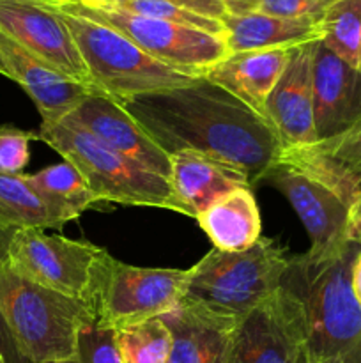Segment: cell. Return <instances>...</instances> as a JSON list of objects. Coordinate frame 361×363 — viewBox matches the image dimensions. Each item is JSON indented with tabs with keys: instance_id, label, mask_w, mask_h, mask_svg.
<instances>
[{
	"instance_id": "obj_1",
	"label": "cell",
	"mask_w": 361,
	"mask_h": 363,
	"mask_svg": "<svg viewBox=\"0 0 361 363\" xmlns=\"http://www.w3.org/2000/svg\"><path fill=\"white\" fill-rule=\"evenodd\" d=\"M122 105L166 155L197 151L218 158L239 169L251 188L268 179L283 151L260 113L205 77Z\"/></svg>"
},
{
	"instance_id": "obj_2",
	"label": "cell",
	"mask_w": 361,
	"mask_h": 363,
	"mask_svg": "<svg viewBox=\"0 0 361 363\" xmlns=\"http://www.w3.org/2000/svg\"><path fill=\"white\" fill-rule=\"evenodd\" d=\"M361 245L347 241L319 261L290 259L282 286L303 305L308 363H361V307L353 291V266Z\"/></svg>"
},
{
	"instance_id": "obj_3",
	"label": "cell",
	"mask_w": 361,
	"mask_h": 363,
	"mask_svg": "<svg viewBox=\"0 0 361 363\" xmlns=\"http://www.w3.org/2000/svg\"><path fill=\"white\" fill-rule=\"evenodd\" d=\"M94 319L85 301L23 279L6 262L0 268V323L25 360H73L81 328Z\"/></svg>"
},
{
	"instance_id": "obj_4",
	"label": "cell",
	"mask_w": 361,
	"mask_h": 363,
	"mask_svg": "<svg viewBox=\"0 0 361 363\" xmlns=\"http://www.w3.org/2000/svg\"><path fill=\"white\" fill-rule=\"evenodd\" d=\"M290 259L271 238L243 252L209 250L191 266L180 303L223 321L239 323L283 284Z\"/></svg>"
},
{
	"instance_id": "obj_5",
	"label": "cell",
	"mask_w": 361,
	"mask_h": 363,
	"mask_svg": "<svg viewBox=\"0 0 361 363\" xmlns=\"http://www.w3.org/2000/svg\"><path fill=\"white\" fill-rule=\"evenodd\" d=\"M52 7L57 9L55 6ZM57 11L76 43L96 91L126 103L137 96L183 87L195 80V77H188L154 60L115 28L66 11Z\"/></svg>"
},
{
	"instance_id": "obj_6",
	"label": "cell",
	"mask_w": 361,
	"mask_h": 363,
	"mask_svg": "<svg viewBox=\"0 0 361 363\" xmlns=\"http://www.w3.org/2000/svg\"><path fill=\"white\" fill-rule=\"evenodd\" d=\"M35 135L81 174L98 202L165 209L168 206L170 183L166 177L149 172L94 135L64 121L41 123Z\"/></svg>"
},
{
	"instance_id": "obj_7",
	"label": "cell",
	"mask_w": 361,
	"mask_h": 363,
	"mask_svg": "<svg viewBox=\"0 0 361 363\" xmlns=\"http://www.w3.org/2000/svg\"><path fill=\"white\" fill-rule=\"evenodd\" d=\"M55 7L115 28L152 59L188 77H204L230 55L222 35L142 16L120 7L87 6L78 0Z\"/></svg>"
},
{
	"instance_id": "obj_8",
	"label": "cell",
	"mask_w": 361,
	"mask_h": 363,
	"mask_svg": "<svg viewBox=\"0 0 361 363\" xmlns=\"http://www.w3.org/2000/svg\"><path fill=\"white\" fill-rule=\"evenodd\" d=\"M191 269L140 268L106 252L92 300L96 321L117 330L161 318L180 303Z\"/></svg>"
},
{
	"instance_id": "obj_9",
	"label": "cell",
	"mask_w": 361,
	"mask_h": 363,
	"mask_svg": "<svg viewBox=\"0 0 361 363\" xmlns=\"http://www.w3.org/2000/svg\"><path fill=\"white\" fill-rule=\"evenodd\" d=\"M105 254V248L88 241L46 234L42 229H21L11 238L6 264L23 279L92 307Z\"/></svg>"
},
{
	"instance_id": "obj_10",
	"label": "cell",
	"mask_w": 361,
	"mask_h": 363,
	"mask_svg": "<svg viewBox=\"0 0 361 363\" xmlns=\"http://www.w3.org/2000/svg\"><path fill=\"white\" fill-rule=\"evenodd\" d=\"M306 357V330L299 298L282 286L239 319L229 363H299Z\"/></svg>"
},
{
	"instance_id": "obj_11",
	"label": "cell",
	"mask_w": 361,
	"mask_h": 363,
	"mask_svg": "<svg viewBox=\"0 0 361 363\" xmlns=\"http://www.w3.org/2000/svg\"><path fill=\"white\" fill-rule=\"evenodd\" d=\"M0 30L60 74L96 91L69 28L52 6L32 0H0Z\"/></svg>"
},
{
	"instance_id": "obj_12",
	"label": "cell",
	"mask_w": 361,
	"mask_h": 363,
	"mask_svg": "<svg viewBox=\"0 0 361 363\" xmlns=\"http://www.w3.org/2000/svg\"><path fill=\"white\" fill-rule=\"evenodd\" d=\"M265 183L285 195L303 222L311 241L304 254L308 261L329 257L345 247L350 208L335 191L287 165H276Z\"/></svg>"
},
{
	"instance_id": "obj_13",
	"label": "cell",
	"mask_w": 361,
	"mask_h": 363,
	"mask_svg": "<svg viewBox=\"0 0 361 363\" xmlns=\"http://www.w3.org/2000/svg\"><path fill=\"white\" fill-rule=\"evenodd\" d=\"M62 123V121H60ZM64 123L94 135L101 142L133 160L149 172L170 177V155H166L124 105L99 91H92Z\"/></svg>"
},
{
	"instance_id": "obj_14",
	"label": "cell",
	"mask_w": 361,
	"mask_h": 363,
	"mask_svg": "<svg viewBox=\"0 0 361 363\" xmlns=\"http://www.w3.org/2000/svg\"><path fill=\"white\" fill-rule=\"evenodd\" d=\"M311 96L315 142L338 137L361 121V71L322 41L314 45Z\"/></svg>"
},
{
	"instance_id": "obj_15",
	"label": "cell",
	"mask_w": 361,
	"mask_h": 363,
	"mask_svg": "<svg viewBox=\"0 0 361 363\" xmlns=\"http://www.w3.org/2000/svg\"><path fill=\"white\" fill-rule=\"evenodd\" d=\"M0 74L16 82L35 103L41 123L66 119L92 89L76 84L0 30Z\"/></svg>"
},
{
	"instance_id": "obj_16",
	"label": "cell",
	"mask_w": 361,
	"mask_h": 363,
	"mask_svg": "<svg viewBox=\"0 0 361 363\" xmlns=\"http://www.w3.org/2000/svg\"><path fill=\"white\" fill-rule=\"evenodd\" d=\"M314 43L290 50L289 62L264 105V119L283 149L315 142L311 59Z\"/></svg>"
},
{
	"instance_id": "obj_17",
	"label": "cell",
	"mask_w": 361,
	"mask_h": 363,
	"mask_svg": "<svg viewBox=\"0 0 361 363\" xmlns=\"http://www.w3.org/2000/svg\"><path fill=\"white\" fill-rule=\"evenodd\" d=\"M278 165L314 177L353 208L361 197V121L329 140L283 149Z\"/></svg>"
},
{
	"instance_id": "obj_18",
	"label": "cell",
	"mask_w": 361,
	"mask_h": 363,
	"mask_svg": "<svg viewBox=\"0 0 361 363\" xmlns=\"http://www.w3.org/2000/svg\"><path fill=\"white\" fill-rule=\"evenodd\" d=\"M170 199L166 209L197 220L216 199L241 186L248 177L230 163L197 151L170 155Z\"/></svg>"
},
{
	"instance_id": "obj_19",
	"label": "cell",
	"mask_w": 361,
	"mask_h": 363,
	"mask_svg": "<svg viewBox=\"0 0 361 363\" xmlns=\"http://www.w3.org/2000/svg\"><path fill=\"white\" fill-rule=\"evenodd\" d=\"M290 50L230 53L204 77L264 117V105L289 62Z\"/></svg>"
},
{
	"instance_id": "obj_20",
	"label": "cell",
	"mask_w": 361,
	"mask_h": 363,
	"mask_svg": "<svg viewBox=\"0 0 361 363\" xmlns=\"http://www.w3.org/2000/svg\"><path fill=\"white\" fill-rule=\"evenodd\" d=\"M172 332L168 363H229L232 333L237 323L223 321L179 303L161 315Z\"/></svg>"
},
{
	"instance_id": "obj_21",
	"label": "cell",
	"mask_w": 361,
	"mask_h": 363,
	"mask_svg": "<svg viewBox=\"0 0 361 363\" xmlns=\"http://www.w3.org/2000/svg\"><path fill=\"white\" fill-rule=\"evenodd\" d=\"M222 23L225 28L223 39L230 53L296 48L322 39L319 21L289 20L257 11L246 14L225 13Z\"/></svg>"
},
{
	"instance_id": "obj_22",
	"label": "cell",
	"mask_w": 361,
	"mask_h": 363,
	"mask_svg": "<svg viewBox=\"0 0 361 363\" xmlns=\"http://www.w3.org/2000/svg\"><path fill=\"white\" fill-rule=\"evenodd\" d=\"M214 248L243 252L260 240L262 222L251 188L241 186L216 199L197 218Z\"/></svg>"
},
{
	"instance_id": "obj_23",
	"label": "cell",
	"mask_w": 361,
	"mask_h": 363,
	"mask_svg": "<svg viewBox=\"0 0 361 363\" xmlns=\"http://www.w3.org/2000/svg\"><path fill=\"white\" fill-rule=\"evenodd\" d=\"M62 225L59 215L34 190L27 174L0 172V230H45Z\"/></svg>"
},
{
	"instance_id": "obj_24",
	"label": "cell",
	"mask_w": 361,
	"mask_h": 363,
	"mask_svg": "<svg viewBox=\"0 0 361 363\" xmlns=\"http://www.w3.org/2000/svg\"><path fill=\"white\" fill-rule=\"evenodd\" d=\"M28 181L64 223L76 220L98 202L81 174L66 160L30 174Z\"/></svg>"
},
{
	"instance_id": "obj_25",
	"label": "cell",
	"mask_w": 361,
	"mask_h": 363,
	"mask_svg": "<svg viewBox=\"0 0 361 363\" xmlns=\"http://www.w3.org/2000/svg\"><path fill=\"white\" fill-rule=\"evenodd\" d=\"M321 41L361 71V0H335L321 20Z\"/></svg>"
},
{
	"instance_id": "obj_26",
	"label": "cell",
	"mask_w": 361,
	"mask_h": 363,
	"mask_svg": "<svg viewBox=\"0 0 361 363\" xmlns=\"http://www.w3.org/2000/svg\"><path fill=\"white\" fill-rule=\"evenodd\" d=\"M117 347L122 363H168L172 332L161 318L117 330Z\"/></svg>"
},
{
	"instance_id": "obj_27",
	"label": "cell",
	"mask_w": 361,
	"mask_h": 363,
	"mask_svg": "<svg viewBox=\"0 0 361 363\" xmlns=\"http://www.w3.org/2000/svg\"><path fill=\"white\" fill-rule=\"evenodd\" d=\"M120 9H126L134 14H142V16L158 18V20L170 21V23L183 25V27L197 28V30L209 32V34L222 35V38L223 32H225L222 20L202 16V14L193 13V11L186 9V7L177 6V4L170 2V0H131V2H127Z\"/></svg>"
},
{
	"instance_id": "obj_28",
	"label": "cell",
	"mask_w": 361,
	"mask_h": 363,
	"mask_svg": "<svg viewBox=\"0 0 361 363\" xmlns=\"http://www.w3.org/2000/svg\"><path fill=\"white\" fill-rule=\"evenodd\" d=\"M64 363H122L117 347V332L94 319L81 328L73 360Z\"/></svg>"
},
{
	"instance_id": "obj_29",
	"label": "cell",
	"mask_w": 361,
	"mask_h": 363,
	"mask_svg": "<svg viewBox=\"0 0 361 363\" xmlns=\"http://www.w3.org/2000/svg\"><path fill=\"white\" fill-rule=\"evenodd\" d=\"M35 138L38 135L34 131H23L14 126H0V172L21 174L30 158L28 144Z\"/></svg>"
},
{
	"instance_id": "obj_30",
	"label": "cell",
	"mask_w": 361,
	"mask_h": 363,
	"mask_svg": "<svg viewBox=\"0 0 361 363\" xmlns=\"http://www.w3.org/2000/svg\"><path fill=\"white\" fill-rule=\"evenodd\" d=\"M331 4L333 0H260L255 11L289 20H311L321 23Z\"/></svg>"
},
{
	"instance_id": "obj_31",
	"label": "cell",
	"mask_w": 361,
	"mask_h": 363,
	"mask_svg": "<svg viewBox=\"0 0 361 363\" xmlns=\"http://www.w3.org/2000/svg\"><path fill=\"white\" fill-rule=\"evenodd\" d=\"M170 2L186 7V9L202 14V16L214 18V20H222L223 14L227 13L219 0H170Z\"/></svg>"
},
{
	"instance_id": "obj_32",
	"label": "cell",
	"mask_w": 361,
	"mask_h": 363,
	"mask_svg": "<svg viewBox=\"0 0 361 363\" xmlns=\"http://www.w3.org/2000/svg\"><path fill=\"white\" fill-rule=\"evenodd\" d=\"M349 241L361 245V197L353 204L349 213V227H347Z\"/></svg>"
},
{
	"instance_id": "obj_33",
	"label": "cell",
	"mask_w": 361,
	"mask_h": 363,
	"mask_svg": "<svg viewBox=\"0 0 361 363\" xmlns=\"http://www.w3.org/2000/svg\"><path fill=\"white\" fill-rule=\"evenodd\" d=\"M229 14H246L257 9L260 0H219Z\"/></svg>"
},
{
	"instance_id": "obj_34",
	"label": "cell",
	"mask_w": 361,
	"mask_h": 363,
	"mask_svg": "<svg viewBox=\"0 0 361 363\" xmlns=\"http://www.w3.org/2000/svg\"><path fill=\"white\" fill-rule=\"evenodd\" d=\"M353 291L354 296H356L357 303L361 307V248L356 255V261L353 266Z\"/></svg>"
},
{
	"instance_id": "obj_35",
	"label": "cell",
	"mask_w": 361,
	"mask_h": 363,
	"mask_svg": "<svg viewBox=\"0 0 361 363\" xmlns=\"http://www.w3.org/2000/svg\"><path fill=\"white\" fill-rule=\"evenodd\" d=\"M13 234L14 233H11V230H0V268L7 259V248H9Z\"/></svg>"
},
{
	"instance_id": "obj_36",
	"label": "cell",
	"mask_w": 361,
	"mask_h": 363,
	"mask_svg": "<svg viewBox=\"0 0 361 363\" xmlns=\"http://www.w3.org/2000/svg\"><path fill=\"white\" fill-rule=\"evenodd\" d=\"M81 4H87V6H101V7H122L126 6L131 0H78Z\"/></svg>"
},
{
	"instance_id": "obj_37",
	"label": "cell",
	"mask_w": 361,
	"mask_h": 363,
	"mask_svg": "<svg viewBox=\"0 0 361 363\" xmlns=\"http://www.w3.org/2000/svg\"><path fill=\"white\" fill-rule=\"evenodd\" d=\"M32 2H39V4H50V6H59V4L73 2V0H32Z\"/></svg>"
},
{
	"instance_id": "obj_38",
	"label": "cell",
	"mask_w": 361,
	"mask_h": 363,
	"mask_svg": "<svg viewBox=\"0 0 361 363\" xmlns=\"http://www.w3.org/2000/svg\"><path fill=\"white\" fill-rule=\"evenodd\" d=\"M0 363H6V360H4V357H2V353H0Z\"/></svg>"
},
{
	"instance_id": "obj_39",
	"label": "cell",
	"mask_w": 361,
	"mask_h": 363,
	"mask_svg": "<svg viewBox=\"0 0 361 363\" xmlns=\"http://www.w3.org/2000/svg\"><path fill=\"white\" fill-rule=\"evenodd\" d=\"M299 363H308V362H306V357H304V358H303V360H301Z\"/></svg>"
},
{
	"instance_id": "obj_40",
	"label": "cell",
	"mask_w": 361,
	"mask_h": 363,
	"mask_svg": "<svg viewBox=\"0 0 361 363\" xmlns=\"http://www.w3.org/2000/svg\"><path fill=\"white\" fill-rule=\"evenodd\" d=\"M333 2H335V0H333Z\"/></svg>"
}]
</instances>
